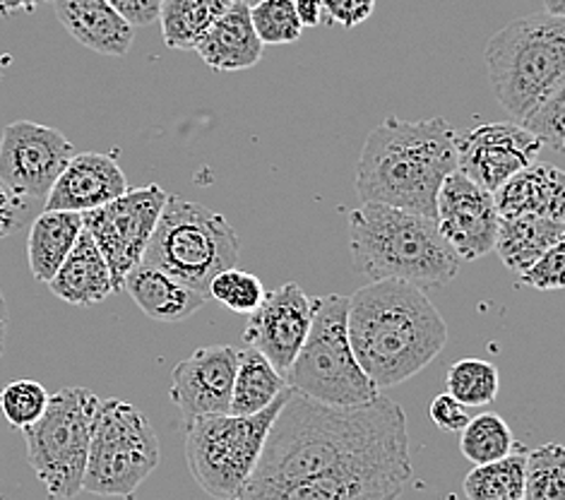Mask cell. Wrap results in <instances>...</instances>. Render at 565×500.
Listing matches in <instances>:
<instances>
[{
	"mask_svg": "<svg viewBox=\"0 0 565 500\" xmlns=\"http://www.w3.org/2000/svg\"><path fill=\"white\" fill-rule=\"evenodd\" d=\"M99 402L102 400L87 387H61L49 395L42 418L22 430L26 462L53 500H73L77 493H83Z\"/></svg>",
	"mask_w": 565,
	"mask_h": 500,
	"instance_id": "9c48e42d",
	"label": "cell"
},
{
	"mask_svg": "<svg viewBox=\"0 0 565 500\" xmlns=\"http://www.w3.org/2000/svg\"><path fill=\"white\" fill-rule=\"evenodd\" d=\"M46 404L49 392L36 381H12L0 390V414H3L6 422L18 430L36 424L46 412Z\"/></svg>",
	"mask_w": 565,
	"mask_h": 500,
	"instance_id": "836d02e7",
	"label": "cell"
},
{
	"mask_svg": "<svg viewBox=\"0 0 565 500\" xmlns=\"http://www.w3.org/2000/svg\"><path fill=\"white\" fill-rule=\"evenodd\" d=\"M120 291H128L130 299L138 304L147 318L167 322V326L195 316L210 301L207 294H200L188 284L145 263L130 269Z\"/></svg>",
	"mask_w": 565,
	"mask_h": 500,
	"instance_id": "7402d4cb",
	"label": "cell"
},
{
	"mask_svg": "<svg viewBox=\"0 0 565 500\" xmlns=\"http://www.w3.org/2000/svg\"><path fill=\"white\" fill-rule=\"evenodd\" d=\"M49 289L61 301L79 308L102 304L106 296L114 294L109 265H106L97 243L85 232V226L68 258L63 260L58 273L49 281Z\"/></svg>",
	"mask_w": 565,
	"mask_h": 500,
	"instance_id": "603a6c76",
	"label": "cell"
},
{
	"mask_svg": "<svg viewBox=\"0 0 565 500\" xmlns=\"http://www.w3.org/2000/svg\"><path fill=\"white\" fill-rule=\"evenodd\" d=\"M483 61L498 104L513 124H522L534 109L565 92V18H520L495 32Z\"/></svg>",
	"mask_w": 565,
	"mask_h": 500,
	"instance_id": "5b68a950",
	"label": "cell"
},
{
	"mask_svg": "<svg viewBox=\"0 0 565 500\" xmlns=\"http://www.w3.org/2000/svg\"><path fill=\"white\" fill-rule=\"evenodd\" d=\"M493 193L469 181L460 171H452L443 181L436 200V224L440 236L460 260H479L493 253L498 234Z\"/></svg>",
	"mask_w": 565,
	"mask_h": 500,
	"instance_id": "5bb4252c",
	"label": "cell"
},
{
	"mask_svg": "<svg viewBox=\"0 0 565 500\" xmlns=\"http://www.w3.org/2000/svg\"><path fill=\"white\" fill-rule=\"evenodd\" d=\"M565 238V222L548 217H508L498 222L493 251L501 263L522 275L534 260Z\"/></svg>",
	"mask_w": 565,
	"mask_h": 500,
	"instance_id": "d4e9b609",
	"label": "cell"
},
{
	"mask_svg": "<svg viewBox=\"0 0 565 500\" xmlns=\"http://www.w3.org/2000/svg\"><path fill=\"white\" fill-rule=\"evenodd\" d=\"M524 489V450L477 465L465 477L467 500H522Z\"/></svg>",
	"mask_w": 565,
	"mask_h": 500,
	"instance_id": "83f0119b",
	"label": "cell"
},
{
	"mask_svg": "<svg viewBox=\"0 0 565 500\" xmlns=\"http://www.w3.org/2000/svg\"><path fill=\"white\" fill-rule=\"evenodd\" d=\"M132 30L136 26H150L159 18L161 0H106Z\"/></svg>",
	"mask_w": 565,
	"mask_h": 500,
	"instance_id": "f35d334b",
	"label": "cell"
},
{
	"mask_svg": "<svg viewBox=\"0 0 565 500\" xmlns=\"http://www.w3.org/2000/svg\"><path fill=\"white\" fill-rule=\"evenodd\" d=\"M448 395L455 397L467 409L487 407L501 390V375L491 361L460 359L455 361L446 375Z\"/></svg>",
	"mask_w": 565,
	"mask_h": 500,
	"instance_id": "4dcf8cb0",
	"label": "cell"
},
{
	"mask_svg": "<svg viewBox=\"0 0 565 500\" xmlns=\"http://www.w3.org/2000/svg\"><path fill=\"white\" fill-rule=\"evenodd\" d=\"M363 471L414 475L405 409L383 395L338 407L289 390L246 486Z\"/></svg>",
	"mask_w": 565,
	"mask_h": 500,
	"instance_id": "6da1fadb",
	"label": "cell"
},
{
	"mask_svg": "<svg viewBox=\"0 0 565 500\" xmlns=\"http://www.w3.org/2000/svg\"><path fill=\"white\" fill-rule=\"evenodd\" d=\"M263 49V42L253 30L248 0H234L224 15L210 26L203 42L195 46L198 56L217 73L248 71L260 63Z\"/></svg>",
	"mask_w": 565,
	"mask_h": 500,
	"instance_id": "44dd1931",
	"label": "cell"
},
{
	"mask_svg": "<svg viewBox=\"0 0 565 500\" xmlns=\"http://www.w3.org/2000/svg\"><path fill=\"white\" fill-rule=\"evenodd\" d=\"M207 294L210 299L224 304L228 310H234V313L250 316L253 310L260 306L265 287L258 275L246 273V269L228 267L210 281Z\"/></svg>",
	"mask_w": 565,
	"mask_h": 500,
	"instance_id": "d6a6232c",
	"label": "cell"
},
{
	"mask_svg": "<svg viewBox=\"0 0 565 500\" xmlns=\"http://www.w3.org/2000/svg\"><path fill=\"white\" fill-rule=\"evenodd\" d=\"M542 150L544 145L513 120L455 132L457 171L489 193H495L518 171L534 164Z\"/></svg>",
	"mask_w": 565,
	"mask_h": 500,
	"instance_id": "4fadbf2b",
	"label": "cell"
},
{
	"mask_svg": "<svg viewBox=\"0 0 565 500\" xmlns=\"http://www.w3.org/2000/svg\"><path fill=\"white\" fill-rule=\"evenodd\" d=\"M0 361H3V344H0Z\"/></svg>",
	"mask_w": 565,
	"mask_h": 500,
	"instance_id": "f6af8a7d",
	"label": "cell"
},
{
	"mask_svg": "<svg viewBox=\"0 0 565 500\" xmlns=\"http://www.w3.org/2000/svg\"><path fill=\"white\" fill-rule=\"evenodd\" d=\"M428 418L436 424V428L443 430V434H460L472 416H469V409L465 404L450 397L448 392H443V395H436L430 400Z\"/></svg>",
	"mask_w": 565,
	"mask_h": 500,
	"instance_id": "8d00e7d4",
	"label": "cell"
},
{
	"mask_svg": "<svg viewBox=\"0 0 565 500\" xmlns=\"http://www.w3.org/2000/svg\"><path fill=\"white\" fill-rule=\"evenodd\" d=\"M347 332L369 381L387 390L424 371L448 344V326L424 289L369 281L347 296Z\"/></svg>",
	"mask_w": 565,
	"mask_h": 500,
	"instance_id": "7a4b0ae2",
	"label": "cell"
},
{
	"mask_svg": "<svg viewBox=\"0 0 565 500\" xmlns=\"http://www.w3.org/2000/svg\"><path fill=\"white\" fill-rule=\"evenodd\" d=\"M154 428L136 404L102 400L94 416L83 491L132 500L159 465Z\"/></svg>",
	"mask_w": 565,
	"mask_h": 500,
	"instance_id": "30bf717a",
	"label": "cell"
},
{
	"mask_svg": "<svg viewBox=\"0 0 565 500\" xmlns=\"http://www.w3.org/2000/svg\"><path fill=\"white\" fill-rule=\"evenodd\" d=\"M238 351L228 344L200 347L177 363L171 373L169 395L183 422L228 414Z\"/></svg>",
	"mask_w": 565,
	"mask_h": 500,
	"instance_id": "2e32d148",
	"label": "cell"
},
{
	"mask_svg": "<svg viewBox=\"0 0 565 500\" xmlns=\"http://www.w3.org/2000/svg\"><path fill=\"white\" fill-rule=\"evenodd\" d=\"M460 450L477 465H489L515 450V438L508 422L498 414H479L469 418V424L460 430Z\"/></svg>",
	"mask_w": 565,
	"mask_h": 500,
	"instance_id": "f546056e",
	"label": "cell"
},
{
	"mask_svg": "<svg viewBox=\"0 0 565 500\" xmlns=\"http://www.w3.org/2000/svg\"><path fill=\"white\" fill-rule=\"evenodd\" d=\"M285 383L296 395L338 407L366 404L381 395L349 344L347 296L328 294L313 299L311 330L285 373Z\"/></svg>",
	"mask_w": 565,
	"mask_h": 500,
	"instance_id": "52a82bcc",
	"label": "cell"
},
{
	"mask_svg": "<svg viewBox=\"0 0 565 500\" xmlns=\"http://www.w3.org/2000/svg\"><path fill=\"white\" fill-rule=\"evenodd\" d=\"M563 118H565V92H558L551 99H546L540 109H534L518 126L530 130L544 147H551V150L561 155L565 150Z\"/></svg>",
	"mask_w": 565,
	"mask_h": 500,
	"instance_id": "e575fe53",
	"label": "cell"
},
{
	"mask_svg": "<svg viewBox=\"0 0 565 500\" xmlns=\"http://www.w3.org/2000/svg\"><path fill=\"white\" fill-rule=\"evenodd\" d=\"M250 22L263 46L296 44L303 34V24L296 18L294 0H258L250 6Z\"/></svg>",
	"mask_w": 565,
	"mask_h": 500,
	"instance_id": "1f68e13d",
	"label": "cell"
},
{
	"mask_svg": "<svg viewBox=\"0 0 565 500\" xmlns=\"http://www.w3.org/2000/svg\"><path fill=\"white\" fill-rule=\"evenodd\" d=\"M322 8H326L328 24H342L344 30H354L373 15L375 0H322Z\"/></svg>",
	"mask_w": 565,
	"mask_h": 500,
	"instance_id": "74e56055",
	"label": "cell"
},
{
	"mask_svg": "<svg viewBox=\"0 0 565 500\" xmlns=\"http://www.w3.org/2000/svg\"><path fill=\"white\" fill-rule=\"evenodd\" d=\"M287 397L289 387L253 416L217 414L183 422L185 462L200 489L214 500H234L244 491Z\"/></svg>",
	"mask_w": 565,
	"mask_h": 500,
	"instance_id": "ba28073f",
	"label": "cell"
},
{
	"mask_svg": "<svg viewBox=\"0 0 565 500\" xmlns=\"http://www.w3.org/2000/svg\"><path fill=\"white\" fill-rule=\"evenodd\" d=\"M296 18L306 26H318L326 22V8H322V0H294Z\"/></svg>",
	"mask_w": 565,
	"mask_h": 500,
	"instance_id": "60d3db41",
	"label": "cell"
},
{
	"mask_svg": "<svg viewBox=\"0 0 565 500\" xmlns=\"http://www.w3.org/2000/svg\"><path fill=\"white\" fill-rule=\"evenodd\" d=\"M544 12H546V15L563 18V12H565V0H544Z\"/></svg>",
	"mask_w": 565,
	"mask_h": 500,
	"instance_id": "ee69618b",
	"label": "cell"
},
{
	"mask_svg": "<svg viewBox=\"0 0 565 500\" xmlns=\"http://www.w3.org/2000/svg\"><path fill=\"white\" fill-rule=\"evenodd\" d=\"M58 22L85 49L124 58L132 46V26L106 0H51Z\"/></svg>",
	"mask_w": 565,
	"mask_h": 500,
	"instance_id": "ffe728a7",
	"label": "cell"
},
{
	"mask_svg": "<svg viewBox=\"0 0 565 500\" xmlns=\"http://www.w3.org/2000/svg\"><path fill=\"white\" fill-rule=\"evenodd\" d=\"M349 251L354 269L369 281L393 279L419 289L446 287L462 263L436 220L375 202L349 212Z\"/></svg>",
	"mask_w": 565,
	"mask_h": 500,
	"instance_id": "277c9868",
	"label": "cell"
},
{
	"mask_svg": "<svg viewBox=\"0 0 565 500\" xmlns=\"http://www.w3.org/2000/svg\"><path fill=\"white\" fill-rule=\"evenodd\" d=\"M457 171L455 130L446 118L402 120L387 116L363 145L356 164V195L436 220L443 181Z\"/></svg>",
	"mask_w": 565,
	"mask_h": 500,
	"instance_id": "3957f363",
	"label": "cell"
},
{
	"mask_svg": "<svg viewBox=\"0 0 565 500\" xmlns=\"http://www.w3.org/2000/svg\"><path fill=\"white\" fill-rule=\"evenodd\" d=\"M8 322H10L8 304H6V296H3V291H0V344L6 342V334H8Z\"/></svg>",
	"mask_w": 565,
	"mask_h": 500,
	"instance_id": "7bdbcfd3",
	"label": "cell"
},
{
	"mask_svg": "<svg viewBox=\"0 0 565 500\" xmlns=\"http://www.w3.org/2000/svg\"><path fill=\"white\" fill-rule=\"evenodd\" d=\"M39 3L44 0H0V15H10V12H20V10H34Z\"/></svg>",
	"mask_w": 565,
	"mask_h": 500,
	"instance_id": "b9f144b4",
	"label": "cell"
},
{
	"mask_svg": "<svg viewBox=\"0 0 565 500\" xmlns=\"http://www.w3.org/2000/svg\"><path fill=\"white\" fill-rule=\"evenodd\" d=\"M0 500H3V498H0Z\"/></svg>",
	"mask_w": 565,
	"mask_h": 500,
	"instance_id": "bcb514c9",
	"label": "cell"
},
{
	"mask_svg": "<svg viewBox=\"0 0 565 500\" xmlns=\"http://www.w3.org/2000/svg\"><path fill=\"white\" fill-rule=\"evenodd\" d=\"M407 475L363 471V475H322L277 486H244L234 500H399Z\"/></svg>",
	"mask_w": 565,
	"mask_h": 500,
	"instance_id": "e0dca14e",
	"label": "cell"
},
{
	"mask_svg": "<svg viewBox=\"0 0 565 500\" xmlns=\"http://www.w3.org/2000/svg\"><path fill=\"white\" fill-rule=\"evenodd\" d=\"M522 500H565V450L561 443H544L524 453Z\"/></svg>",
	"mask_w": 565,
	"mask_h": 500,
	"instance_id": "f1b7e54d",
	"label": "cell"
},
{
	"mask_svg": "<svg viewBox=\"0 0 565 500\" xmlns=\"http://www.w3.org/2000/svg\"><path fill=\"white\" fill-rule=\"evenodd\" d=\"M128 191L124 169L111 155H73L44 200V210L85 214Z\"/></svg>",
	"mask_w": 565,
	"mask_h": 500,
	"instance_id": "ac0fdd59",
	"label": "cell"
},
{
	"mask_svg": "<svg viewBox=\"0 0 565 500\" xmlns=\"http://www.w3.org/2000/svg\"><path fill=\"white\" fill-rule=\"evenodd\" d=\"M238 260V236L224 214L167 195L142 263L207 294L210 281ZM210 296V294H207Z\"/></svg>",
	"mask_w": 565,
	"mask_h": 500,
	"instance_id": "8992f818",
	"label": "cell"
},
{
	"mask_svg": "<svg viewBox=\"0 0 565 500\" xmlns=\"http://www.w3.org/2000/svg\"><path fill=\"white\" fill-rule=\"evenodd\" d=\"M565 273V243L548 248L540 260H534L520 275V284L536 291H561Z\"/></svg>",
	"mask_w": 565,
	"mask_h": 500,
	"instance_id": "d590c367",
	"label": "cell"
},
{
	"mask_svg": "<svg viewBox=\"0 0 565 500\" xmlns=\"http://www.w3.org/2000/svg\"><path fill=\"white\" fill-rule=\"evenodd\" d=\"M493 205L501 220L548 217L565 222V179L558 167L530 164L508 179L493 193Z\"/></svg>",
	"mask_w": 565,
	"mask_h": 500,
	"instance_id": "d6986e66",
	"label": "cell"
},
{
	"mask_svg": "<svg viewBox=\"0 0 565 500\" xmlns=\"http://www.w3.org/2000/svg\"><path fill=\"white\" fill-rule=\"evenodd\" d=\"M73 155L75 147L61 130L15 120L0 135V185L24 200H46Z\"/></svg>",
	"mask_w": 565,
	"mask_h": 500,
	"instance_id": "7c38bea8",
	"label": "cell"
},
{
	"mask_svg": "<svg viewBox=\"0 0 565 500\" xmlns=\"http://www.w3.org/2000/svg\"><path fill=\"white\" fill-rule=\"evenodd\" d=\"M22 210H24V198L8 195L0 202V236L15 234L22 224Z\"/></svg>",
	"mask_w": 565,
	"mask_h": 500,
	"instance_id": "ab89813d",
	"label": "cell"
},
{
	"mask_svg": "<svg viewBox=\"0 0 565 500\" xmlns=\"http://www.w3.org/2000/svg\"><path fill=\"white\" fill-rule=\"evenodd\" d=\"M234 0H161L159 22L164 44L177 51H195Z\"/></svg>",
	"mask_w": 565,
	"mask_h": 500,
	"instance_id": "4316f807",
	"label": "cell"
},
{
	"mask_svg": "<svg viewBox=\"0 0 565 500\" xmlns=\"http://www.w3.org/2000/svg\"><path fill=\"white\" fill-rule=\"evenodd\" d=\"M167 195L164 188L150 183L132 188L106 205L83 214L85 232L97 243L106 265H109L114 291H120L130 269L142 263Z\"/></svg>",
	"mask_w": 565,
	"mask_h": 500,
	"instance_id": "8fae6325",
	"label": "cell"
},
{
	"mask_svg": "<svg viewBox=\"0 0 565 500\" xmlns=\"http://www.w3.org/2000/svg\"><path fill=\"white\" fill-rule=\"evenodd\" d=\"M287 390L285 375H281L260 351L250 347L238 351L232 404L228 414L234 416H253L270 404Z\"/></svg>",
	"mask_w": 565,
	"mask_h": 500,
	"instance_id": "484cf974",
	"label": "cell"
},
{
	"mask_svg": "<svg viewBox=\"0 0 565 500\" xmlns=\"http://www.w3.org/2000/svg\"><path fill=\"white\" fill-rule=\"evenodd\" d=\"M79 232H83V214L58 210H44L39 214L26 238V260L36 281L49 284L53 279L73 251Z\"/></svg>",
	"mask_w": 565,
	"mask_h": 500,
	"instance_id": "cb8c5ba5",
	"label": "cell"
},
{
	"mask_svg": "<svg viewBox=\"0 0 565 500\" xmlns=\"http://www.w3.org/2000/svg\"><path fill=\"white\" fill-rule=\"evenodd\" d=\"M313 322V299L296 281L265 291L260 306L253 310L244 330V342L260 351L285 375L306 342Z\"/></svg>",
	"mask_w": 565,
	"mask_h": 500,
	"instance_id": "9a60e30c",
	"label": "cell"
}]
</instances>
